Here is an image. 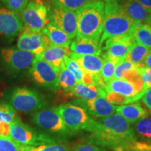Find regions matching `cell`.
Masks as SVG:
<instances>
[{
  "instance_id": "6da1fadb",
  "label": "cell",
  "mask_w": 151,
  "mask_h": 151,
  "mask_svg": "<svg viewBox=\"0 0 151 151\" xmlns=\"http://www.w3.org/2000/svg\"><path fill=\"white\" fill-rule=\"evenodd\" d=\"M138 142L132 124L118 113L100 119L88 143L113 151L132 150Z\"/></svg>"
},
{
  "instance_id": "7a4b0ae2",
  "label": "cell",
  "mask_w": 151,
  "mask_h": 151,
  "mask_svg": "<svg viewBox=\"0 0 151 151\" xmlns=\"http://www.w3.org/2000/svg\"><path fill=\"white\" fill-rule=\"evenodd\" d=\"M105 3L92 1L76 11L77 18L76 38L99 41L103 31Z\"/></svg>"
},
{
  "instance_id": "3957f363",
  "label": "cell",
  "mask_w": 151,
  "mask_h": 151,
  "mask_svg": "<svg viewBox=\"0 0 151 151\" xmlns=\"http://www.w3.org/2000/svg\"><path fill=\"white\" fill-rule=\"evenodd\" d=\"M106 99L113 104H127L142 97L143 85L139 73L128 79L113 78L104 87Z\"/></svg>"
},
{
  "instance_id": "277c9868",
  "label": "cell",
  "mask_w": 151,
  "mask_h": 151,
  "mask_svg": "<svg viewBox=\"0 0 151 151\" xmlns=\"http://www.w3.org/2000/svg\"><path fill=\"white\" fill-rule=\"evenodd\" d=\"M136 22L122 11L116 0L106 2L103 31L99 43L102 46L107 39L132 34Z\"/></svg>"
},
{
  "instance_id": "5b68a950",
  "label": "cell",
  "mask_w": 151,
  "mask_h": 151,
  "mask_svg": "<svg viewBox=\"0 0 151 151\" xmlns=\"http://www.w3.org/2000/svg\"><path fill=\"white\" fill-rule=\"evenodd\" d=\"M55 108L66 127L73 134L82 131L92 133L97 126V120L81 106L67 103Z\"/></svg>"
},
{
  "instance_id": "8992f818",
  "label": "cell",
  "mask_w": 151,
  "mask_h": 151,
  "mask_svg": "<svg viewBox=\"0 0 151 151\" xmlns=\"http://www.w3.org/2000/svg\"><path fill=\"white\" fill-rule=\"evenodd\" d=\"M10 104L15 110L29 113L44 109L47 102L43 95L36 90L25 87H19L11 92Z\"/></svg>"
},
{
  "instance_id": "52a82bcc",
  "label": "cell",
  "mask_w": 151,
  "mask_h": 151,
  "mask_svg": "<svg viewBox=\"0 0 151 151\" xmlns=\"http://www.w3.org/2000/svg\"><path fill=\"white\" fill-rule=\"evenodd\" d=\"M31 117L36 125L49 133L55 134L62 138L73 135L65 126L56 108L43 109L35 111Z\"/></svg>"
},
{
  "instance_id": "ba28073f",
  "label": "cell",
  "mask_w": 151,
  "mask_h": 151,
  "mask_svg": "<svg viewBox=\"0 0 151 151\" xmlns=\"http://www.w3.org/2000/svg\"><path fill=\"white\" fill-rule=\"evenodd\" d=\"M9 136L11 139L23 146H35L55 142L52 138L38 134L32 128L23 123L20 118L10 124Z\"/></svg>"
},
{
  "instance_id": "9c48e42d",
  "label": "cell",
  "mask_w": 151,
  "mask_h": 151,
  "mask_svg": "<svg viewBox=\"0 0 151 151\" xmlns=\"http://www.w3.org/2000/svg\"><path fill=\"white\" fill-rule=\"evenodd\" d=\"M19 15L24 28L34 31L41 32L50 22L47 6L39 0L29 1Z\"/></svg>"
},
{
  "instance_id": "30bf717a",
  "label": "cell",
  "mask_w": 151,
  "mask_h": 151,
  "mask_svg": "<svg viewBox=\"0 0 151 151\" xmlns=\"http://www.w3.org/2000/svg\"><path fill=\"white\" fill-rule=\"evenodd\" d=\"M58 73L51 65L38 56L29 69V74L36 83L52 91H56L59 88Z\"/></svg>"
},
{
  "instance_id": "8fae6325",
  "label": "cell",
  "mask_w": 151,
  "mask_h": 151,
  "mask_svg": "<svg viewBox=\"0 0 151 151\" xmlns=\"http://www.w3.org/2000/svg\"><path fill=\"white\" fill-rule=\"evenodd\" d=\"M135 41L132 34L109 38L103 43L102 55L106 57L117 65L126 59Z\"/></svg>"
},
{
  "instance_id": "7c38bea8",
  "label": "cell",
  "mask_w": 151,
  "mask_h": 151,
  "mask_svg": "<svg viewBox=\"0 0 151 151\" xmlns=\"http://www.w3.org/2000/svg\"><path fill=\"white\" fill-rule=\"evenodd\" d=\"M48 10L50 22L65 32L71 39L76 37L77 18L76 11L52 4Z\"/></svg>"
},
{
  "instance_id": "4fadbf2b",
  "label": "cell",
  "mask_w": 151,
  "mask_h": 151,
  "mask_svg": "<svg viewBox=\"0 0 151 151\" xmlns=\"http://www.w3.org/2000/svg\"><path fill=\"white\" fill-rule=\"evenodd\" d=\"M0 55L5 67L14 72H20L31 67L36 58L32 52L15 47L2 48Z\"/></svg>"
},
{
  "instance_id": "5bb4252c",
  "label": "cell",
  "mask_w": 151,
  "mask_h": 151,
  "mask_svg": "<svg viewBox=\"0 0 151 151\" xmlns=\"http://www.w3.org/2000/svg\"><path fill=\"white\" fill-rule=\"evenodd\" d=\"M50 43L48 38L41 32L23 28L19 36L17 48L20 50L32 52L36 56L42 53Z\"/></svg>"
},
{
  "instance_id": "9a60e30c",
  "label": "cell",
  "mask_w": 151,
  "mask_h": 151,
  "mask_svg": "<svg viewBox=\"0 0 151 151\" xmlns=\"http://www.w3.org/2000/svg\"><path fill=\"white\" fill-rule=\"evenodd\" d=\"M72 103L84 108L94 119L100 120L116 113L117 106L109 102L105 97L102 96L88 100L76 99L73 100Z\"/></svg>"
},
{
  "instance_id": "2e32d148",
  "label": "cell",
  "mask_w": 151,
  "mask_h": 151,
  "mask_svg": "<svg viewBox=\"0 0 151 151\" xmlns=\"http://www.w3.org/2000/svg\"><path fill=\"white\" fill-rule=\"evenodd\" d=\"M20 15L6 7H0V35L8 41H12L23 29Z\"/></svg>"
},
{
  "instance_id": "e0dca14e",
  "label": "cell",
  "mask_w": 151,
  "mask_h": 151,
  "mask_svg": "<svg viewBox=\"0 0 151 151\" xmlns=\"http://www.w3.org/2000/svg\"><path fill=\"white\" fill-rule=\"evenodd\" d=\"M122 11L136 23H146L150 14L138 0H116Z\"/></svg>"
},
{
  "instance_id": "ac0fdd59",
  "label": "cell",
  "mask_w": 151,
  "mask_h": 151,
  "mask_svg": "<svg viewBox=\"0 0 151 151\" xmlns=\"http://www.w3.org/2000/svg\"><path fill=\"white\" fill-rule=\"evenodd\" d=\"M70 52L69 48L50 45L38 57L48 62L49 65H51L59 72L60 68L64 63V58L66 56H69Z\"/></svg>"
},
{
  "instance_id": "d6986e66",
  "label": "cell",
  "mask_w": 151,
  "mask_h": 151,
  "mask_svg": "<svg viewBox=\"0 0 151 151\" xmlns=\"http://www.w3.org/2000/svg\"><path fill=\"white\" fill-rule=\"evenodd\" d=\"M69 57L78 62V65L85 71L92 73L94 76H99L104 62L102 57L94 55H81L76 54L73 52H69Z\"/></svg>"
},
{
  "instance_id": "ffe728a7",
  "label": "cell",
  "mask_w": 151,
  "mask_h": 151,
  "mask_svg": "<svg viewBox=\"0 0 151 151\" xmlns=\"http://www.w3.org/2000/svg\"><path fill=\"white\" fill-rule=\"evenodd\" d=\"M116 113L125 119L130 124H134L149 116V112L139 102L117 106Z\"/></svg>"
},
{
  "instance_id": "44dd1931",
  "label": "cell",
  "mask_w": 151,
  "mask_h": 151,
  "mask_svg": "<svg viewBox=\"0 0 151 151\" xmlns=\"http://www.w3.org/2000/svg\"><path fill=\"white\" fill-rule=\"evenodd\" d=\"M69 49L71 52L81 55H101L102 53V46L99 43V41H92L83 38H76L74 40L71 41Z\"/></svg>"
},
{
  "instance_id": "7402d4cb",
  "label": "cell",
  "mask_w": 151,
  "mask_h": 151,
  "mask_svg": "<svg viewBox=\"0 0 151 151\" xmlns=\"http://www.w3.org/2000/svg\"><path fill=\"white\" fill-rule=\"evenodd\" d=\"M68 95L74 97L78 99H93L100 96L106 97V92L104 88L96 85H87L82 83H77L73 89Z\"/></svg>"
},
{
  "instance_id": "603a6c76",
  "label": "cell",
  "mask_w": 151,
  "mask_h": 151,
  "mask_svg": "<svg viewBox=\"0 0 151 151\" xmlns=\"http://www.w3.org/2000/svg\"><path fill=\"white\" fill-rule=\"evenodd\" d=\"M42 32L48 38L50 45L52 46L69 48L72 41L69 35L51 22L43 28Z\"/></svg>"
},
{
  "instance_id": "cb8c5ba5",
  "label": "cell",
  "mask_w": 151,
  "mask_h": 151,
  "mask_svg": "<svg viewBox=\"0 0 151 151\" xmlns=\"http://www.w3.org/2000/svg\"><path fill=\"white\" fill-rule=\"evenodd\" d=\"M132 127L138 141L151 143V117L141 119Z\"/></svg>"
},
{
  "instance_id": "d4e9b609",
  "label": "cell",
  "mask_w": 151,
  "mask_h": 151,
  "mask_svg": "<svg viewBox=\"0 0 151 151\" xmlns=\"http://www.w3.org/2000/svg\"><path fill=\"white\" fill-rule=\"evenodd\" d=\"M132 35L137 43L151 48V24L148 23H135Z\"/></svg>"
},
{
  "instance_id": "484cf974",
  "label": "cell",
  "mask_w": 151,
  "mask_h": 151,
  "mask_svg": "<svg viewBox=\"0 0 151 151\" xmlns=\"http://www.w3.org/2000/svg\"><path fill=\"white\" fill-rule=\"evenodd\" d=\"M149 48H148V47L135 41V43H134L130 49L126 59L131 62L137 68L144 67L143 62H144Z\"/></svg>"
},
{
  "instance_id": "4316f807",
  "label": "cell",
  "mask_w": 151,
  "mask_h": 151,
  "mask_svg": "<svg viewBox=\"0 0 151 151\" xmlns=\"http://www.w3.org/2000/svg\"><path fill=\"white\" fill-rule=\"evenodd\" d=\"M58 78H59V86L62 90H64L67 94H69L72 91L73 88L77 83L73 75L66 68L64 63L59 71Z\"/></svg>"
},
{
  "instance_id": "83f0119b",
  "label": "cell",
  "mask_w": 151,
  "mask_h": 151,
  "mask_svg": "<svg viewBox=\"0 0 151 151\" xmlns=\"http://www.w3.org/2000/svg\"><path fill=\"white\" fill-rule=\"evenodd\" d=\"M137 68L127 59H124L116 65L113 78L124 79L129 76Z\"/></svg>"
},
{
  "instance_id": "f1b7e54d",
  "label": "cell",
  "mask_w": 151,
  "mask_h": 151,
  "mask_svg": "<svg viewBox=\"0 0 151 151\" xmlns=\"http://www.w3.org/2000/svg\"><path fill=\"white\" fill-rule=\"evenodd\" d=\"M64 65L66 68L72 73L77 83H82L83 80L84 76L86 71H85L78 62L74 60L71 59L69 56H66L64 58Z\"/></svg>"
},
{
  "instance_id": "f546056e",
  "label": "cell",
  "mask_w": 151,
  "mask_h": 151,
  "mask_svg": "<svg viewBox=\"0 0 151 151\" xmlns=\"http://www.w3.org/2000/svg\"><path fill=\"white\" fill-rule=\"evenodd\" d=\"M102 58L104 59V62L102 67L100 71L99 76L104 83V87L106 84L108 83L109 81H111L113 78L116 65L114 62L111 61L106 57L102 55Z\"/></svg>"
},
{
  "instance_id": "4dcf8cb0",
  "label": "cell",
  "mask_w": 151,
  "mask_h": 151,
  "mask_svg": "<svg viewBox=\"0 0 151 151\" xmlns=\"http://www.w3.org/2000/svg\"><path fill=\"white\" fill-rule=\"evenodd\" d=\"M29 147L20 144L10 137L0 136V151H27Z\"/></svg>"
},
{
  "instance_id": "1f68e13d",
  "label": "cell",
  "mask_w": 151,
  "mask_h": 151,
  "mask_svg": "<svg viewBox=\"0 0 151 151\" xmlns=\"http://www.w3.org/2000/svg\"><path fill=\"white\" fill-rule=\"evenodd\" d=\"M50 1L52 5H58L65 7L69 10L76 11L83 6L97 0H50Z\"/></svg>"
},
{
  "instance_id": "d6a6232c",
  "label": "cell",
  "mask_w": 151,
  "mask_h": 151,
  "mask_svg": "<svg viewBox=\"0 0 151 151\" xmlns=\"http://www.w3.org/2000/svg\"><path fill=\"white\" fill-rule=\"evenodd\" d=\"M19 118L16 110L11 105L0 103V122H5L11 124Z\"/></svg>"
},
{
  "instance_id": "836d02e7",
  "label": "cell",
  "mask_w": 151,
  "mask_h": 151,
  "mask_svg": "<svg viewBox=\"0 0 151 151\" xmlns=\"http://www.w3.org/2000/svg\"><path fill=\"white\" fill-rule=\"evenodd\" d=\"M71 148L63 143H50L30 146L27 151H71Z\"/></svg>"
},
{
  "instance_id": "e575fe53",
  "label": "cell",
  "mask_w": 151,
  "mask_h": 151,
  "mask_svg": "<svg viewBox=\"0 0 151 151\" xmlns=\"http://www.w3.org/2000/svg\"><path fill=\"white\" fill-rule=\"evenodd\" d=\"M9 10L20 14L27 6L29 0H0Z\"/></svg>"
},
{
  "instance_id": "d590c367",
  "label": "cell",
  "mask_w": 151,
  "mask_h": 151,
  "mask_svg": "<svg viewBox=\"0 0 151 151\" xmlns=\"http://www.w3.org/2000/svg\"><path fill=\"white\" fill-rule=\"evenodd\" d=\"M143 85V91L151 88V69L142 67L137 68Z\"/></svg>"
},
{
  "instance_id": "8d00e7d4",
  "label": "cell",
  "mask_w": 151,
  "mask_h": 151,
  "mask_svg": "<svg viewBox=\"0 0 151 151\" xmlns=\"http://www.w3.org/2000/svg\"><path fill=\"white\" fill-rule=\"evenodd\" d=\"M71 151H108V150L97 145L88 143L76 145L71 148Z\"/></svg>"
},
{
  "instance_id": "74e56055",
  "label": "cell",
  "mask_w": 151,
  "mask_h": 151,
  "mask_svg": "<svg viewBox=\"0 0 151 151\" xmlns=\"http://www.w3.org/2000/svg\"><path fill=\"white\" fill-rule=\"evenodd\" d=\"M141 99L143 104L151 113V88L145 91Z\"/></svg>"
},
{
  "instance_id": "f35d334b",
  "label": "cell",
  "mask_w": 151,
  "mask_h": 151,
  "mask_svg": "<svg viewBox=\"0 0 151 151\" xmlns=\"http://www.w3.org/2000/svg\"><path fill=\"white\" fill-rule=\"evenodd\" d=\"M127 151H151V143L138 141L134 148Z\"/></svg>"
},
{
  "instance_id": "ab89813d",
  "label": "cell",
  "mask_w": 151,
  "mask_h": 151,
  "mask_svg": "<svg viewBox=\"0 0 151 151\" xmlns=\"http://www.w3.org/2000/svg\"><path fill=\"white\" fill-rule=\"evenodd\" d=\"M10 124L7 122H0V136L1 137H10Z\"/></svg>"
},
{
  "instance_id": "60d3db41",
  "label": "cell",
  "mask_w": 151,
  "mask_h": 151,
  "mask_svg": "<svg viewBox=\"0 0 151 151\" xmlns=\"http://www.w3.org/2000/svg\"><path fill=\"white\" fill-rule=\"evenodd\" d=\"M144 67L151 69V48H149V50L147 53L146 58H145L144 62H143Z\"/></svg>"
},
{
  "instance_id": "b9f144b4",
  "label": "cell",
  "mask_w": 151,
  "mask_h": 151,
  "mask_svg": "<svg viewBox=\"0 0 151 151\" xmlns=\"http://www.w3.org/2000/svg\"><path fill=\"white\" fill-rule=\"evenodd\" d=\"M138 1L146 9L148 13L151 14V0H138Z\"/></svg>"
},
{
  "instance_id": "7bdbcfd3",
  "label": "cell",
  "mask_w": 151,
  "mask_h": 151,
  "mask_svg": "<svg viewBox=\"0 0 151 151\" xmlns=\"http://www.w3.org/2000/svg\"><path fill=\"white\" fill-rule=\"evenodd\" d=\"M146 23L151 24V14H150V16H149V18H148V21H147Z\"/></svg>"
},
{
  "instance_id": "ee69618b",
  "label": "cell",
  "mask_w": 151,
  "mask_h": 151,
  "mask_svg": "<svg viewBox=\"0 0 151 151\" xmlns=\"http://www.w3.org/2000/svg\"><path fill=\"white\" fill-rule=\"evenodd\" d=\"M104 1H106V2H109V1H112L113 0H104Z\"/></svg>"
}]
</instances>
